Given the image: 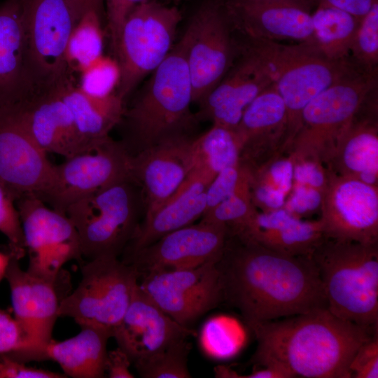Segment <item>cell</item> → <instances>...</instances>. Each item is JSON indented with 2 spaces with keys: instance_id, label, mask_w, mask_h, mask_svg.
<instances>
[{
  "instance_id": "obj_1",
  "label": "cell",
  "mask_w": 378,
  "mask_h": 378,
  "mask_svg": "<svg viewBox=\"0 0 378 378\" xmlns=\"http://www.w3.org/2000/svg\"><path fill=\"white\" fill-rule=\"evenodd\" d=\"M223 300L247 326L327 308L312 258L293 256L228 234L217 262Z\"/></svg>"
},
{
  "instance_id": "obj_2",
  "label": "cell",
  "mask_w": 378,
  "mask_h": 378,
  "mask_svg": "<svg viewBox=\"0 0 378 378\" xmlns=\"http://www.w3.org/2000/svg\"><path fill=\"white\" fill-rule=\"evenodd\" d=\"M258 346L253 362L293 378H351L350 363L377 328L343 320L327 308L248 326Z\"/></svg>"
},
{
  "instance_id": "obj_3",
  "label": "cell",
  "mask_w": 378,
  "mask_h": 378,
  "mask_svg": "<svg viewBox=\"0 0 378 378\" xmlns=\"http://www.w3.org/2000/svg\"><path fill=\"white\" fill-rule=\"evenodd\" d=\"M327 302L335 316L359 326H378V244L323 237L314 251Z\"/></svg>"
},
{
  "instance_id": "obj_4",
  "label": "cell",
  "mask_w": 378,
  "mask_h": 378,
  "mask_svg": "<svg viewBox=\"0 0 378 378\" xmlns=\"http://www.w3.org/2000/svg\"><path fill=\"white\" fill-rule=\"evenodd\" d=\"M122 119L136 153L178 134L190 120L191 78L182 47L174 45L151 73Z\"/></svg>"
},
{
  "instance_id": "obj_5",
  "label": "cell",
  "mask_w": 378,
  "mask_h": 378,
  "mask_svg": "<svg viewBox=\"0 0 378 378\" xmlns=\"http://www.w3.org/2000/svg\"><path fill=\"white\" fill-rule=\"evenodd\" d=\"M377 84V75L356 68L314 98L302 111L286 154L311 158L326 166Z\"/></svg>"
},
{
  "instance_id": "obj_6",
  "label": "cell",
  "mask_w": 378,
  "mask_h": 378,
  "mask_svg": "<svg viewBox=\"0 0 378 378\" xmlns=\"http://www.w3.org/2000/svg\"><path fill=\"white\" fill-rule=\"evenodd\" d=\"M260 41L274 65V83L286 108V153L298 131L302 111L307 104L358 67L349 58L330 59L314 43L284 45Z\"/></svg>"
},
{
  "instance_id": "obj_7",
  "label": "cell",
  "mask_w": 378,
  "mask_h": 378,
  "mask_svg": "<svg viewBox=\"0 0 378 378\" xmlns=\"http://www.w3.org/2000/svg\"><path fill=\"white\" fill-rule=\"evenodd\" d=\"M132 178L105 187L69 206L65 214L76 228L82 257L118 255L138 226V197Z\"/></svg>"
},
{
  "instance_id": "obj_8",
  "label": "cell",
  "mask_w": 378,
  "mask_h": 378,
  "mask_svg": "<svg viewBox=\"0 0 378 378\" xmlns=\"http://www.w3.org/2000/svg\"><path fill=\"white\" fill-rule=\"evenodd\" d=\"M80 271L78 286L60 302L59 316L71 318L80 328L107 330L113 336L139 283L137 270L118 257L103 256L87 260Z\"/></svg>"
},
{
  "instance_id": "obj_9",
  "label": "cell",
  "mask_w": 378,
  "mask_h": 378,
  "mask_svg": "<svg viewBox=\"0 0 378 378\" xmlns=\"http://www.w3.org/2000/svg\"><path fill=\"white\" fill-rule=\"evenodd\" d=\"M181 19L176 7L156 0L140 3L129 14L114 54L120 69L116 93L124 102L168 55Z\"/></svg>"
},
{
  "instance_id": "obj_10",
  "label": "cell",
  "mask_w": 378,
  "mask_h": 378,
  "mask_svg": "<svg viewBox=\"0 0 378 378\" xmlns=\"http://www.w3.org/2000/svg\"><path fill=\"white\" fill-rule=\"evenodd\" d=\"M34 95L59 88L72 77L65 50L77 22L68 0H19Z\"/></svg>"
},
{
  "instance_id": "obj_11",
  "label": "cell",
  "mask_w": 378,
  "mask_h": 378,
  "mask_svg": "<svg viewBox=\"0 0 378 378\" xmlns=\"http://www.w3.org/2000/svg\"><path fill=\"white\" fill-rule=\"evenodd\" d=\"M223 0H207L192 15L178 41L188 67L192 102L200 104L232 65L237 52Z\"/></svg>"
},
{
  "instance_id": "obj_12",
  "label": "cell",
  "mask_w": 378,
  "mask_h": 378,
  "mask_svg": "<svg viewBox=\"0 0 378 378\" xmlns=\"http://www.w3.org/2000/svg\"><path fill=\"white\" fill-rule=\"evenodd\" d=\"M132 158L123 143L108 136L89 150L55 165L48 187L38 197L65 214L74 202L113 183L132 178Z\"/></svg>"
},
{
  "instance_id": "obj_13",
  "label": "cell",
  "mask_w": 378,
  "mask_h": 378,
  "mask_svg": "<svg viewBox=\"0 0 378 378\" xmlns=\"http://www.w3.org/2000/svg\"><path fill=\"white\" fill-rule=\"evenodd\" d=\"M16 203L29 254L27 270L57 281L64 265L83 258L76 228L65 214L36 195L23 196Z\"/></svg>"
},
{
  "instance_id": "obj_14",
  "label": "cell",
  "mask_w": 378,
  "mask_h": 378,
  "mask_svg": "<svg viewBox=\"0 0 378 378\" xmlns=\"http://www.w3.org/2000/svg\"><path fill=\"white\" fill-rule=\"evenodd\" d=\"M217 86L200 104L199 115L236 130L248 106L275 82L276 71L264 44L249 39Z\"/></svg>"
},
{
  "instance_id": "obj_15",
  "label": "cell",
  "mask_w": 378,
  "mask_h": 378,
  "mask_svg": "<svg viewBox=\"0 0 378 378\" xmlns=\"http://www.w3.org/2000/svg\"><path fill=\"white\" fill-rule=\"evenodd\" d=\"M142 276L139 283L141 290L164 313L183 326L188 327L223 301L217 262Z\"/></svg>"
},
{
  "instance_id": "obj_16",
  "label": "cell",
  "mask_w": 378,
  "mask_h": 378,
  "mask_svg": "<svg viewBox=\"0 0 378 378\" xmlns=\"http://www.w3.org/2000/svg\"><path fill=\"white\" fill-rule=\"evenodd\" d=\"M320 211L324 237L378 244V186L331 171Z\"/></svg>"
},
{
  "instance_id": "obj_17",
  "label": "cell",
  "mask_w": 378,
  "mask_h": 378,
  "mask_svg": "<svg viewBox=\"0 0 378 378\" xmlns=\"http://www.w3.org/2000/svg\"><path fill=\"white\" fill-rule=\"evenodd\" d=\"M4 278L10 290L14 318L22 331L27 344L24 351L11 358L25 363L52 341L62 299L57 293V281L23 270L19 259L12 255Z\"/></svg>"
},
{
  "instance_id": "obj_18",
  "label": "cell",
  "mask_w": 378,
  "mask_h": 378,
  "mask_svg": "<svg viewBox=\"0 0 378 378\" xmlns=\"http://www.w3.org/2000/svg\"><path fill=\"white\" fill-rule=\"evenodd\" d=\"M54 166L27 132L16 104L0 108V183L15 202L26 195L40 196Z\"/></svg>"
},
{
  "instance_id": "obj_19",
  "label": "cell",
  "mask_w": 378,
  "mask_h": 378,
  "mask_svg": "<svg viewBox=\"0 0 378 378\" xmlns=\"http://www.w3.org/2000/svg\"><path fill=\"white\" fill-rule=\"evenodd\" d=\"M228 236L223 225L200 220L174 230L131 257L139 276L147 273L194 268L218 262Z\"/></svg>"
},
{
  "instance_id": "obj_20",
  "label": "cell",
  "mask_w": 378,
  "mask_h": 378,
  "mask_svg": "<svg viewBox=\"0 0 378 378\" xmlns=\"http://www.w3.org/2000/svg\"><path fill=\"white\" fill-rule=\"evenodd\" d=\"M234 29L248 39L314 43L310 0H223Z\"/></svg>"
},
{
  "instance_id": "obj_21",
  "label": "cell",
  "mask_w": 378,
  "mask_h": 378,
  "mask_svg": "<svg viewBox=\"0 0 378 378\" xmlns=\"http://www.w3.org/2000/svg\"><path fill=\"white\" fill-rule=\"evenodd\" d=\"M192 141L178 134L132 155V176L145 194V218L176 192L192 171Z\"/></svg>"
},
{
  "instance_id": "obj_22",
  "label": "cell",
  "mask_w": 378,
  "mask_h": 378,
  "mask_svg": "<svg viewBox=\"0 0 378 378\" xmlns=\"http://www.w3.org/2000/svg\"><path fill=\"white\" fill-rule=\"evenodd\" d=\"M193 334L155 304L138 283L112 337L135 365Z\"/></svg>"
},
{
  "instance_id": "obj_23",
  "label": "cell",
  "mask_w": 378,
  "mask_h": 378,
  "mask_svg": "<svg viewBox=\"0 0 378 378\" xmlns=\"http://www.w3.org/2000/svg\"><path fill=\"white\" fill-rule=\"evenodd\" d=\"M236 131L241 142L239 163L251 172L286 154L287 111L275 83L248 106Z\"/></svg>"
},
{
  "instance_id": "obj_24",
  "label": "cell",
  "mask_w": 378,
  "mask_h": 378,
  "mask_svg": "<svg viewBox=\"0 0 378 378\" xmlns=\"http://www.w3.org/2000/svg\"><path fill=\"white\" fill-rule=\"evenodd\" d=\"M16 106L31 137L47 154L67 158L85 151L70 110L56 89L34 95Z\"/></svg>"
},
{
  "instance_id": "obj_25",
  "label": "cell",
  "mask_w": 378,
  "mask_h": 378,
  "mask_svg": "<svg viewBox=\"0 0 378 378\" xmlns=\"http://www.w3.org/2000/svg\"><path fill=\"white\" fill-rule=\"evenodd\" d=\"M215 176L193 169L176 192L138 225L130 241L131 257L162 236L192 224L206 211V191Z\"/></svg>"
},
{
  "instance_id": "obj_26",
  "label": "cell",
  "mask_w": 378,
  "mask_h": 378,
  "mask_svg": "<svg viewBox=\"0 0 378 378\" xmlns=\"http://www.w3.org/2000/svg\"><path fill=\"white\" fill-rule=\"evenodd\" d=\"M235 235L266 248L293 256H312L323 239L319 220L298 218L284 208L257 211Z\"/></svg>"
},
{
  "instance_id": "obj_27",
  "label": "cell",
  "mask_w": 378,
  "mask_h": 378,
  "mask_svg": "<svg viewBox=\"0 0 378 378\" xmlns=\"http://www.w3.org/2000/svg\"><path fill=\"white\" fill-rule=\"evenodd\" d=\"M34 95L19 0L0 4V108Z\"/></svg>"
},
{
  "instance_id": "obj_28",
  "label": "cell",
  "mask_w": 378,
  "mask_h": 378,
  "mask_svg": "<svg viewBox=\"0 0 378 378\" xmlns=\"http://www.w3.org/2000/svg\"><path fill=\"white\" fill-rule=\"evenodd\" d=\"M76 335L64 341L52 340L36 352L31 360L57 363L66 377L102 378L105 375L106 345L112 333L94 327L80 328Z\"/></svg>"
},
{
  "instance_id": "obj_29",
  "label": "cell",
  "mask_w": 378,
  "mask_h": 378,
  "mask_svg": "<svg viewBox=\"0 0 378 378\" xmlns=\"http://www.w3.org/2000/svg\"><path fill=\"white\" fill-rule=\"evenodd\" d=\"M56 90L70 110L85 151L109 136L111 130L122 120L125 102L116 92L105 97L87 94L72 77Z\"/></svg>"
},
{
  "instance_id": "obj_30",
  "label": "cell",
  "mask_w": 378,
  "mask_h": 378,
  "mask_svg": "<svg viewBox=\"0 0 378 378\" xmlns=\"http://www.w3.org/2000/svg\"><path fill=\"white\" fill-rule=\"evenodd\" d=\"M356 115L328 167L335 174L378 186L377 109Z\"/></svg>"
},
{
  "instance_id": "obj_31",
  "label": "cell",
  "mask_w": 378,
  "mask_h": 378,
  "mask_svg": "<svg viewBox=\"0 0 378 378\" xmlns=\"http://www.w3.org/2000/svg\"><path fill=\"white\" fill-rule=\"evenodd\" d=\"M312 19L316 46L330 59L349 58L360 20L344 10L326 5H317Z\"/></svg>"
},
{
  "instance_id": "obj_32",
  "label": "cell",
  "mask_w": 378,
  "mask_h": 378,
  "mask_svg": "<svg viewBox=\"0 0 378 378\" xmlns=\"http://www.w3.org/2000/svg\"><path fill=\"white\" fill-rule=\"evenodd\" d=\"M241 150L236 130L213 124L192 141V169H203L216 176L224 169L239 164Z\"/></svg>"
},
{
  "instance_id": "obj_33",
  "label": "cell",
  "mask_w": 378,
  "mask_h": 378,
  "mask_svg": "<svg viewBox=\"0 0 378 378\" xmlns=\"http://www.w3.org/2000/svg\"><path fill=\"white\" fill-rule=\"evenodd\" d=\"M102 19L96 11L89 10L75 24L65 50V62L71 74L79 73L104 55Z\"/></svg>"
},
{
  "instance_id": "obj_34",
  "label": "cell",
  "mask_w": 378,
  "mask_h": 378,
  "mask_svg": "<svg viewBox=\"0 0 378 378\" xmlns=\"http://www.w3.org/2000/svg\"><path fill=\"white\" fill-rule=\"evenodd\" d=\"M250 178L248 169L234 193L205 213L202 220L225 225L229 234L239 232L258 211L251 200Z\"/></svg>"
},
{
  "instance_id": "obj_35",
  "label": "cell",
  "mask_w": 378,
  "mask_h": 378,
  "mask_svg": "<svg viewBox=\"0 0 378 378\" xmlns=\"http://www.w3.org/2000/svg\"><path fill=\"white\" fill-rule=\"evenodd\" d=\"M245 332L240 324L228 316L211 318L205 323L202 332L204 351L217 358H227L235 355L245 342Z\"/></svg>"
},
{
  "instance_id": "obj_36",
  "label": "cell",
  "mask_w": 378,
  "mask_h": 378,
  "mask_svg": "<svg viewBox=\"0 0 378 378\" xmlns=\"http://www.w3.org/2000/svg\"><path fill=\"white\" fill-rule=\"evenodd\" d=\"M180 340L134 365L144 378H188L187 366L188 344Z\"/></svg>"
},
{
  "instance_id": "obj_37",
  "label": "cell",
  "mask_w": 378,
  "mask_h": 378,
  "mask_svg": "<svg viewBox=\"0 0 378 378\" xmlns=\"http://www.w3.org/2000/svg\"><path fill=\"white\" fill-rule=\"evenodd\" d=\"M351 59L356 66L377 75L378 66V1L360 20L351 48Z\"/></svg>"
},
{
  "instance_id": "obj_38",
  "label": "cell",
  "mask_w": 378,
  "mask_h": 378,
  "mask_svg": "<svg viewBox=\"0 0 378 378\" xmlns=\"http://www.w3.org/2000/svg\"><path fill=\"white\" fill-rule=\"evenodd\" d=\"M78 87L85 94L105 97L116 92L120 78L117 59L104 55L79 73Z\"/></svg>"
},
{
  "instance_id": "obj_39",
  "label": "cell",
  "mask_w": 378,
  "mask_h": 378,
  "mask_svg": "<svg viewBox=\"0 0 378 378\" xmlns=\"http://www.w3.org/2000/svg\"><path fill=\"white\" fill-rule=\"evenodd\" d=\"M15 199L10 191L0 183V232L9 244V253L18 259L26 251L20 214L15 205Z\"/></svg>"
},
{
  "instance_id": "obj_40",
  "label": "cell",
  "mask_w": 378,
  "mask_h": 378,
  "mask_svg": "<svg viewBox=\"0 0 378 378\" xmlns=\"http://www.w3.org/2000/svg\"><path fill=\"white\" fill-rule=\"evenodd\" d=\"M251 181L271 186L286 194L293 183V161L288 154L279 155L263 166L251 172Z\"/></svg>"
},
{
  "instance_id": "obj_41",
  "label": "cell",
  "mask_w": 378,
  "mask_h": 378,
  "mask_svg": "<svg viewBox=\"0 0 378 378\" xmlns=\"http://www.w3.org/2000/svg\"><path fill=\"white\" fill-rule=\"evenodd\" d=\"M247 170L248 167L239 163L236 166L225 168L216 175L206 191L205 213L234 193Z\"/></svg>"
},
{
  "instance_id": "obj_42",
  "label": "cell",
  "mask_w": 378,
  "mask_h": 378,
  "mask_svg": "<svg viewBox=\"0 0 378 378\" xmlns=\"http://www.w3.org/2000/svg\"><path fill=\"white\" fill-rule=\"evenodd\" d=\"M293 183L316 188L323 192L331 174L325 164L311 158H293Z\"/></svg>"
},
{
  "instance_id": "obj_43",
  "label": "cell",
  "mask_w": 378,
  "mask_h": 378,
  "mask_svg": "<svg viewBox=\"0 0 378 378\" xmlns=\"http://www.w3.org/2000/svg\"><path fill=\"white\" fill-rule=\"evenodd\" d=\"M378 332L363 343L349 365L351 378L378 377Z\"/></svg>"
},
{
  "instance_id": "obj_44",
  "label": "cell",
  "mask_w": 378,
  "mask_h": 378,
  "mask_svg": "<svg viewBox=\"0 0 378 378\" xmlns=\"http://www.w3.org/2000/svg\"><path fill=\"white\" fill-rule=\"evenodd\" d=\"M323 192L304 185L293 184L284 209L291 214L302 218L321 208Z\"/></svg>"
},
{
  "instance_id": "obj_45",
  "label": "cell",
  "mask_w": 378,
  "mask_h": 378,
  "mask_svg": "<svg viewBox=\"0 0 378 378\" xmlns=\"http://www.w3.org/2000/svg\"><path fill=\"white\" fill-rule=\"evenodd\" d=\"M146 0H105L106 29L111 49L115 52L123 24L131 11Z\"/></svg>"
},
{
  "instance_id": "obj_46",
  "label": "cell",
  "mask_w": 378,
  "mask_h": 378,
  "mask_svg": "<svg viewBox=\"0 0 378 378\" xmlns=\"http://www.w3.org/2000/svg\"><path fill=\"white\" fill-rule=\"evenodd\" d=\"M26 347L22 331L14 316L0 309V354L13 358Z\"/></svg>"
},
{
  "instance_id": "obj_47",
  "label": "cell",
  "mask_w": 378,
  "mask_h": 378,
  "mask_svg": "<svg viewBox=\"0 0 378 378\" xmlns=\"http://www.w3.org/2000/svg\"><path fill=\"white\" fill-rule=\"evenodd\" d=\"M64 373L29 367L5 354H0V378H65Z\"/></svg>"
},
{
  "instance_id": "obj_48",
  "label": "cell",
  "mask_w": 378,
  "mask_h": 378,
  "mask_svg": "<svg viewBox=\"0 0 378 378\" xmlns=\"http://www.w3.org/2000/svg\"><path fill=\"white\" fill-rule=\"evenodd\" d=\"M251 179V178H250ZM251 200L260 211H271L284 207L287 195L267 184L250 180Z\"/></svg>"
},
{
  "instance_id": "obj_49",
  "label": "cell",
  "mask_w": 378,
  "mask_h": 378,
  "mask_svg": "<svg viewBox=\"0 0 378 378\" xmlns=\"http://www.w3.org/2000/svg\"><path fill=\"white\" fill-rule=\"evenodd\" d=\"M132 362L127 354L120 347L107 351L105 372L110 378H133L130 370Z\"/></svg>"
},
{
  "instance_id": "obj_50",
  "label": "cell",
  "mask_w": 378,
  "mask_h": 378,
  "mask_svg": "<svg viewBox=\"0 0 378 378\" xmlns=\"http://www.w3.org/2000/svg\"><path fill=\"white\" fill-rule=\"evenodd\" d=\"M377 0H310L317 5H326L344 10L360 20Z\"/></svg>"
},
{
  "instance_id": "obj_51",
  "label": "cell",
  "mask_w": 378,
  "mask_h": 378,
  "mask_svg": "<svg viewBox=\"0 0 378 378\" xmlns=\"http://www.w3.org/2000/svg\"><path fill=\"white\" fill-rule=\"evenodd\" d=\"M77 22L87 11H96L102 18L104 13V0H68Z\"/></svg>"
},
{
  "instance_id": "obj_52",
  "label": "cell",
  "mask_w": 378,
  "mask_h": 378,
  "mask_svg": "<svg viewBox=\"0 0 378 378\" xmlns=\"http://www.w3.org/2000/svg\"><path fill=\"white\" fill-rule=\"evenodd\" d=\"M11 258L8 252L4 253L0 251V281L5 276V274Z\"/></svg>"
}]
</instances>
